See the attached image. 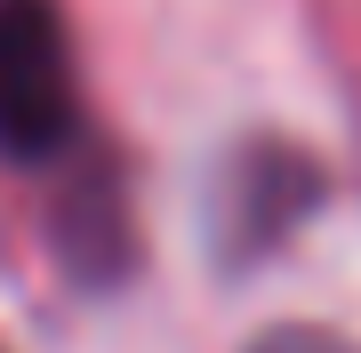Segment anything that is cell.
<instances>
[{
    "label": "cell",
    "instance_id": "1",
    "mask_svg": "<svg viewBox=\"0 0 361 353\" xmlns=\"http://www.w3.org/2000/svg\"><path fill=\"white\" fill-rule=\"evenodd\" d=\"M329 201V177L305 144L289 137H233L201 193V241L217 273H257L313 225Z\"/></svg>",
    "mask_w": 361,
    "mask_h": 353
},
{
    "label": "cell",
    "instance_id": "2",
    "mask_svg": "<svg viewBox=\"0 0 361 353\" xmlns=\"http://www.w3.org/2000/svg\"><path fill=\"white\" fill-rule=\"evenodd\" d=\"M80 144V73L56 0H0V161L65 169Z\"/></svg>",
    "mask_w": 361,
    "mask_h": 353
},
{
    "label": "cell",
    "instance_id": "3",
    "mask_svg": "<svg viewBox=\"0 0 361 353\" xmlns=\"http://www.w3.org/2000/svg\"><path fill=\"white\" fill-rule=\"evenodd\" d=\"M49 257L80 289H121L137 273V209L113 161H73L65 185L49 193Z\"/></svg>",
    "mask_w": 361,
    "mask_h": 353
},
{
    "label": "cell",
    "instance_id": "4",
    "mask_svg": "<svg viewBox=\"0 0 361 353\" xmlns=\"http://www.w3.org/2000/svg\"><path fill=\"white\" fill-rule=\"evenodd\" d=\"M249 353H361V337L322 329V321H273V329L249 337Z\"/></svg>",
    "mask_w": 361,
    "mask_h": 353
}]
</instances>
